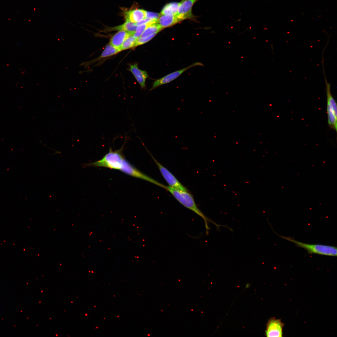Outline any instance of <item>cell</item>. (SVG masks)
I'll return each instance as SVG.
<instances>
[{
	"instance_id": "7",
	"label": "cell",
	"mask_w": 337,
	"mask_h": 337,
	"mask_svg": "<svg viewBox=\"0 0 337 337\" xmlns=\"http://www.w3.org/2000/svg\"><path fill=\"white\" fill-rule=\"evenodd\" d=\"M284 326L281 319L272 318L267 323L265 335L268 337H282Z\"/></svg>"
},
{
	"instance_id": "11",
	"label": "cell",
	"mask_w": 337,
	"mask_h": 337,
	"mask_svg": "<svg viewBox=\"0 0 337 337\" xmlns=\"http://www.w3.org/2000/svg\"><path fill=\"white\" fill-rule=\"evenodd\" d=\"M132 35H133L134 34L125 31H119L110 38L109 44L120 50L121 46L125 39Z\"/></svg>"
},
{
	"instance_id": "19",
	"label": "cell",
	"mask_w": 337,
	"mask_h": 337,
	"mask_svg": "<svg viewBox=\"0 0 337 337\" xmlns=\"http://www.w3.org/2000/svg\"><path fill=\"white\" fill-rule=\"evenodd\" d=\"M155 23L156 22H151L141 24L137 26L133 35L134 36L136 39L139 38L148 26Z\"/></svg>"
},
{
	"instance_id": "6",
	"label": "cell",
	"mask_w": 337,
	"mask_h": 337,
	"mask_svg": "<svg viewBox=\"0 0 337 337\" xmlns=\"http://www.w3.org/2000/svg\"><path fill=\"white\" fill-rule=\"evenodd\" d=\"M202 65V64L200 63L196 62L185 68L172 72L161 78L157 80L154 82L152 86L150 89V90H152L160 86L171 82L179 76L185 71L192 67Z\"/></svg>"
},
{
	"instance_id": "21",
	"label": "cell",
	"mask_w": 337,
	"mask_h": 337,
	"mask_svg": "<svg viewBox=\"0 0 337 337\" xmlns=\"http://www.w3.org/2000/svg\"><path fill=\"white\" fill-rule=\"evenodd\" d=\"M160 16V14L159 13L146 11V18L157 20Z\"/></svg>"
},
{
	"instance_id": "12",
	"label": "cell",
	"mask_w": 337,
	"mask_h": 337,
	"mask_svg": "<svg viewBox=\"0 0 337 337\" xmlns=\"http://www.w3.org/2000/svg\"><path fill=\"white\" fill-rule=\"evenodd\" d=\"M181 21L175 15H160L157 23L164 29L172 26Z\"/></svg>"
},
{
	"instance_id": "8",
	"label": "cell",
	"mask_w": 337,
	"mask_h": 337,
	"mask_svg": "<svg viewBox=\"0 0 337 337\" xmlns=\"http://www.w3.org/2000/svg\"><path fill=\"white\" fill-rule=\"evenodd\" d=\"M198 0H183L175 15L181 21L187 19H192L194 16L192 12V7Z\"/></svg>"
},
{
	"instance_id": "20",
	"label": "cell",
	"mask_w": 337,
	"mask_h": 337,
	"mask_svg": "<svg viewBox=\"0 0 337 337\" xmlns=\"http://www.w3.org/2000/svg\"><path fill=\"white\" fill-rule=\"evenodd\" d=\"M157 34V33H154L152 35H151L148 37L145 38H141L139 37L137 39L136 42L135 44V47L139 45H141L145 44L151 40Z\"/></svg>"
},
{
	"instance_id": "16",
	"label": "cell",
	"mask_w": 337,
	"mask_h": 337,
	"mask_svg": "<svg viewBox=\"0 0 337 337\" xmlns=\"http://www.w3.org/2000/svg\"><path fill=\"white\" fill-rule=\"evenodd\" d=\"M120 51H121L120 49L115 48L109 44L106 46L100 55L94 61L95 62L111 56L116 54Z\"/></svg>"
},
{
	"instance_id": "18",
	"label": "cell",
	"mask_w": 337,
	"mask_h": 337,
	"mask_svg": "<svg viewBox=\"0 0 337 337\" xmlns=\"http://www.w3.org/2000/svg\"><path fill=\"white\" fill-rule=\"evenodd\" d=\"M137 39L133 35L128 36L122 44L120 48L121 51L135 47Z\"/></svg>"
},
{
	"instance_id": "1",
	"label": "cell",
	"mask_w": 337,
	"mask_h": 337,
	"mask_svg": "<svg viewBox=\"0 0 337 337\" xmlns=\"http://www.w3.org/2000/svg\"><path fill=\"white\" fill-rule=\"evenodd\" d=\"M165 189L168 191L184 206L193 211L203 219L205 223L206 235L209 234L210 228L208 224L210 223L215 225L218 230L221 226L227 227L226 225L218 224L206 217L198 208L193 198L188 191L182 190L170 186H166Z\"/></svg>"
},
{
	"instance_id": "14",
	"label": "cell",
	"mask_w": 337,
	"mask_h": 337,
	"mask_svg": "<svg viewBox=\"0 0 337 337\" xmlns=\"http://www.w3.org/2000/svg\"><path fill=\"white\" fill-rule=\"evenodd\" d=\"M181 3L172 2L166 4L161 12L160 15H173L177 14L178 7Z\"/></svg>"
},
{
	"instance_id": "17",
	"label": "cell",
	"mask_w": 337,
	"mask_h": 337,
	"mask_svg": "<svg viewBox=\"0 0 337 337\" xmlns=\"http://www.w3.org/2000/svg\"><path fill=\"white\" fill-rule=\"evenodd\" d=\"M163 29L157 22L153 23L148 26L140 37L145 38L154 33H158Z\"/></svg>"
},
{
	"instance_id": "4",
	"label": "cell",
	"mask_w": 337,
	"mask_h": 337,
	"mask_svg": "<svg viewBox=\"0 0 337 337\" xmlns=\"http://www.w3.org/2000/svg\"><path fill=\"white\" fill-rule=\"evenodd\" d=\"M120 170L134 177L141 179L155 184L165 189L166 186L144 173L124 159Z\"/></svg>"
},
{
	"instance_id": "5",
	"label": "cell",
	"mask_w": 337,
	"mask_h": 337,
	"mask_svg": "<svg viewBox=\"0 0 337 337\" xmlns=\"http://www.w3.org/2000/svg\"><path fill=\"white\" fill-rule=\"evenodd\" d=\"M149 154L169 186L182 190L188 191L187 188L182 184L167 169L159 163L150 153Z\"/></svg>"
},
{
	"instance_id": "3",
	"label": "cell",
	"mask_w": 337,
	"mask_h": 337,
	"mask_svg": "<svg viewBox=\"0 0 337 337\" xmlns=\"http://www.w3.org/2000/svg\"><path fill=\"white\" fill-rule=\"evenodd\" d=\"M279 236L294 243L297 246L306 250L308 254L329 256H336L337 255L336 247L322 244H310L297 241L290 237L278 235Z\"/></svg>"
},
{
	"instance_id": "13",
	"label": "cell",
	"mask_w": 337,
	"mask_h": 337,
	"mask_svg": "<svg viewBox=\"0 0 337 337\" xmlns=\"http://www.w3.org/2000/svg\"><path fill=\"white\" fill-rule=\"evenodd\" d=\"M327 112L328 123L330 127L335 130H337V115L335 114L332 107L327 102Z\"/></svg>"
},
{
	"instance_id": "9",
	"label": "cell",
	"mask_w": 337,
	"mask_h": 337,
	"mask_svg": "<svg viewBox=\"0 0 337 337\" xmlns=\"http://www.w3.org/2000/svg\"><path fill=\"white\" fill-rule=\"evenodd\" d=\"M129 70L133 75L141 88L145 89L146 80L148 77L147 72L139 68L137 63L130 65Z\"/></svg>"
},
{
	"instance_id": "10",
	"label": "cell",
	"mask_w": 337,
	"mask_h": 337,
	"mask_svg": "<svg viewBox=\"0 0 337 337\" xmlns=\"http://www.w3.org/2000/svg\"><path fill=\"white\" fill-rule=\"evenodd\" d=\"M146 11L142 9L129 10L124 13L126 21L138 23L146 18Z\"/></svg>"
},
{
	"instance_id": "15",
	"label": "cell",
	"mask_w": 337,
	"mask_h": 337,
	"mask_svg": "<svg viewBox=\"0 0 337 337\" xmlns=\"http://www.w3.org/2000/svg\"><path fill=\"white\" fill-rule=\"evenodd\" d=\"M135 23L129 21H126L122 25L113 27L109 28L107 31H125L134 34L137 27Z\"/></svg>"
},
{
	"instance_id": "2",
	"label": "cell",
	"mask_w": 337,
	"mask_h": 337,
	"mask_svg": "<svg viewBox=\"0 0 337 337\" xmlns=\"http://www.w3.org/2000/svg\"><path fill=\"white\" fill-rule=\"evenodd\" d=\"M123 148L122 147L118 150L113 151L110 148L109 152L102 159L92 163L81 164V167L82 168L89 167H102L120 170L125 159L122 154Z\"/></svg>"
}]
</instances>
